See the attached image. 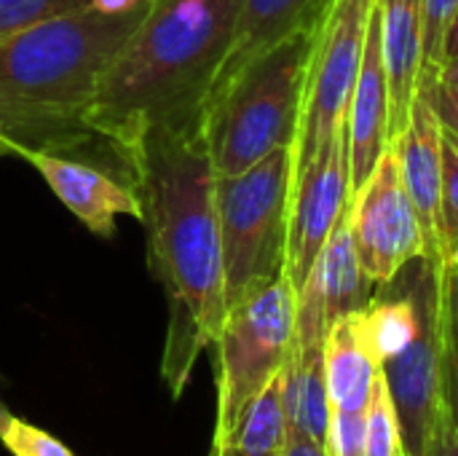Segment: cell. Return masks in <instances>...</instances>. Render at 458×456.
<instances>
[{
	"label": "cell",
	"instance_id": "35",
	"mask_svg": "<svg viewBox=\"0 0 458 456\" xmlns=\"http://www.w3.org/2000/svg\"><path fill=\"white\" fill-rule=\"evenodd\" d=\"M397 456H408V454H405V452H400V454H397Z\"/></svg>",
	"mask_w": 458,
	"mask_h": 456
},
{
	"label": "cell",
	"instance_id": "1",
	"mask_svg": "<svg viewBox=\"0 0 458 456\" xmlns=\"http://www.w3.org/2000/svg\"><path fill=\"white\" fill-rule=\"evenodd\" d=\"M123 172L140 196L150 269L169 304L161 379L172 400H180L228 312L204 113L150 129L126 153Z\"/></svg>",
	"mask_w": 458,
	"mask_h": 456
},
{
	"label": "cell",
	"instance_id": "2",
	"mask_svg": "<svg viewBox=\"0 0 458 456\" xmlns=\"http://www.w3.org/2000/svg\"><path fill=\"white\" fill-rule=\"evenodd\" d=\"M242 0H150L110 59L86 116L89 129L126 153L156 126L204 113L231 51Z\"/></svg>",
	"mask_w": 458,
	"mask_h": 456
},
{
	"label": "cell",
	"instance_id": "14",
	"mask_svg": "<svg viewBox=\"0 0 458 456\" xmlns=\"http://www.w3.org/2000/svg\"><path fill=\"white\" fill-rule=\"evenodd\" d=\"M389 145L397 153L405 191L424 226L429 258L440 263L437 212H440V183H443V124L424 86L419 89V97L411 108L403 132Z\"/></svg>",
	"mask_w": 458,
	"mask_h": 456
},
{
	"label": "cell",
	"instance_id": "25",
	"mask_svg": "<svg viewBox=\"0 0 458 456\" xmlns=\"http://www.w3.org/2000/svg\"><path fill=\"white\" fill-rule=\"evenodd\" d=\"M0 441L13 456H75L59 438L16 417L8 422Z\"/></svg>",
	"mask_w": 458,
	"mask_h": 456
},
{
	"label": "cell",
	"instance_id": "31",
	"mask_svg": "<svg viewBox=\"0 0 458 456\" xmlns=\"http://www.w3.org/2000/svg\"><path fill=\"white\" fill-rule=\"evenodd\" d=\"M448 56H458V11L454 24H451V32H448V43H445V59Z\"/></svg>",
	"mask_w": 458,
	"mask_h": 456
},
{
	"label": "cell",
	"instance_id": "4",
	"mask_svg": "<svg viewBox=\"0 0 458 456\" xmlns=\"http://www.w3.org/2000/svg\"><path fill=\"white\" fill-rule=\"evenodd\" d=\"M314 30L263 51L207 99L204 137L217 177L239 175L274 151L293 148Z\"/></svg>",
	"mask_w": 458,
	"mask_h": 456
},
{
	"label": "cell",
	"instance_id": "20",
	"mask_svg": "<svg viewBox=\"0 0 458 456\" xmlns=\"http://www.w3.org/2000/svg\"><path fill=\"white\" fill-rule=\"evenodd\" d=\"M440 403L458 427V266L440 263Z\"/></svg>",
	"mask_w": 458,
	"mask_h": 456
},
{
	"label": "cell",
	"instance_id": "22",
	"mask_svg": "<svg viewBox=\"0 0 458 456\" xmlns=\"http://www.w3.org/2000/svg\"><path fill=\"white\" fill-rule=\"evenodd\" d=\"M403 452L397 414L384 376L376 379L365 406V456H397Z\"/></svg>",
	"mask_w": 458,
	"mask_h": 456
},
{
	"label": "cell",
	"instance_id": "26",
	"mask_svg": "<svg viewBox=\"0 0 458 456\" xmlns=\"http://www.w3.org/2000/svg\"><path fill=\"white\" fill-rule=\"evenodd\" d=\"M325 449L330 456H365V411L330 409Z\"/></svg>",
	"mask_w": 458,
	"mask_h": 456
},
{
	"label": "cell",
	"instance_id": "17",
	"mask_svg": "<svg viewBox=\"0 0 458 456\" xmlns=\"http://www.w3.org/2000/svg\"><path fill=\"white\" fill-rule=\"evenodd\" d=\"M325 360V384L330 409H346V411H365L373 384L381 376V363L370 352L357 312L341 317L322 349Z\"/></svg>",
	"mask_w": 458,
	"mask_h": 456
},
{
	"label": "cell",
	"instance_id": "15",
	"mask_svg": "<svg viewBox=\"0 0 458 456\" xmlns=\"http://www.w3.org/2000/svg\"><path fill=\"white\" fill-rule=\"evenodd\" d=\"M389 81V142L403 132L424 75L421 0H376Z\"/></svg>",
	"mask_w": 458,
	"mask_h": 456
},
{
	"label": "cell",
	"instance_id": "28",
	"mask_svg": "<svg viewBox=\"0 0 458 456\" xmlns=\"http://www.w3.org/2000/svg\"><path fill=\"white\" fill-rule=\"evenodd\" d=\"M421 86L429 91V99H432V105H435V110H437L440 124L458 137V91L445 89V86H440V83H421ZM421 86H419V89H421Z\"/></svg>",
	"mask_w": 458,
	"mask_h": 456
},
{
	"label": "cell",
	"instance_id": "30",
	"mask_svg": "<svg viewBox=\"0 0 458 456\" xmlns=\"http://www.w3.org/2000/svg\"><path fill=\"white\" fill-rule=\"evenodd\" d=\"M437 83L458 91V56H448L437 70Z\"/></svg>",
	"mask_w": 458,
	"mask_h": 456
},
{
	"label": "cell",
	"instance_id": "12",
	"mask_svg": "<svg viewBox=\"0 0 458 456\" xmlns=\"http://www.w3.org/2000/svg\"><path fill=\"white\" fill-rule=\"evenodd\" d=\"M21 159H27L43 175L54 196L91 234L110 239L115 234L118 215H131L142 220V204L134 185L113 177L97 164L54 151H24Z\"/></svg>",
	"mask_w": 458,
	"mask_h": 456
},
{
	"label": "cell",
	"instance_id": "13",
	"mask_svg": "<svg viewBox=\"0 0 458 456\" xmlns=\"http://www.w3.org/2000/svg\"><path fill=\"white\" fill-rule=\"evenodd\" d=\"M346 145L352 169V196L370 177L378 159L389 148V81L381 48L378 8L373 5L362 65L354 81L349 113H346Z\"/></svg>",
	"mask_w": 458,
	"mask_h": 456
},
{
	"label": "cell",
	"instance_id": "8",
	"mask_svg": "<svg viewBox=\"0 0 458 456\" xmlns=\"http://www.w3.org/2000/svg\"><path fill=\"white\" fill-rule=\"evenodd\" d=\"M349 226L362 271L373 285H386L411 261L429 258L427 234L405 191L392 145L384 151L370 177L354 191Z\"/></svg>",
	"mask_w": 458,
	"mask_h": 456
},
{
	"label": "cell",
	"instance_id": "11",
	"mask_svg": "<svg viewBox=\"0 0 458 456\" xmlns=\"http://www.w3.org/2000/svg\"><path fill=\"white\" fill-rule=\"evenodd\" d=\"M376 290L378 285L368 280L357 258L346 210L298 290L293 347H325L330 328L341 317L368 306Z\"/></svg>",
	"mask_w": 458,
	"mask_h": 456
},
{
	"label": "cell",
	"instance_id": "34",
	"mask_svg": "<svg viewBox=\"0 0 458 456\" xmlns=\"http://www.w3.org/2000/svg\"><path fill=\"white\" fill-rule=\"evenodd\" d=\"M209 456H239L236 452H231V449H223V446H212L209 449Z\"/></svg>",
	"mask_w": 458,
	"mask_h": 456
},
{
	"label": "cell",
	"instance_id": "5",
	"mask_svg": "<svg viewBox=\"0 0 458 456\" xmlns=\"http://www.w3.org/2000/svg\"><path fill=\"white\" fill-rule=\"evenodd\" d=\"M293 196V148H279L250 169L217 177L225 306L284 277Z\"/></svg>",
	"mask_w": 458,
	"mask_h": 456
},
{
	"label": "cell",
	"instance_id": "29",
	"mask_svg": "<svg viewBox=\"0 0 458 456\" xmlns=\"http://www.w3.org/2000/svg\"><path fill=\"white\" fill-rule=\"evenodd\" d=\"M282 456H330L325 443L306 435V433H298V430H287V441H284V454Z\"/></svg>",
	"mask_w": 458,
	"mask_h": 456
},
{
	"label": "cell",
	"instance_id": "21",
	"mask_svg": "<svg viewBox=\"0 0 458 456\" xmlns=\"http://www.w3.org/2000/svg\"><path fill=\"white\" fill-rule=\"evenodd\" d=\"M440 263L458 266V137L443 126V183L437 212Z\"/></svg>",
	"mask_w": 458,
	"mask_h": 456
},
{
	"label": "cell",
	"instance_id": "10",
	"mask_svg": "<svg viewBox=\"0 0 458 456\" xmlns=\"http://www.w3.org/2000/svg\"><path fill=\"white\" fill-rule=\"evenodd\" d=\"M437 298H440V263L432 274L424 301H421V323L416 339L392 360L381 366V376L386 382L403 452L408 456L424 454L427 433L435 411L440 409V331H437Z\"/></svg>",
	"mask_w": 458,
	"mask_h": 456
},
{
	"label": "cell",
	"instance_id": "32",
	"mask_svg": "<svg viewBox=\"0 0 458 456\" xmlns=\"http://www.w3.org/2000/svg\"><path fill=\"white\" fill-rule=\"evenodd\" d=\"M11 419H13V417H11V411L0 403V435H3V430L8 427V422H11Z\"/></svg>",
	"mask_w": 458,
	"mask_h": 456
},
{
	"label": "cell",
	"instance_id": "6",
	"mask_svg": "<svg viewBox=\"0 0 458 456\" xmlns=\"http://www.w3.org/2000/svg\"><path fill=\"white\" fill-rule=\"evenodd\" d=\"M298 293L287 277L255 288L228 306L212 341L217 414L212 443H220L242 409L284 368L295 341Z\"/></svg>",
	"mask_w": 458,
	"mask_h": 456
},
{
	"label": "cell",
	"instance_id": "9",
	"mask_svg": "<svg viewBox=\"0 0 458 456\" xmlns=\"http://www.w3.org/2000/svg\"><path fill=\"white\" fill-rule=\"evenodd\" d=\"M352 204V169L346 126L344 132L293 180L290 223H287V255L284 277L295 288H303L317 255L327 237Z\"/></svg>",
	"mask_w": 458,
	"mask_h": 456
},
{
	"label": "cell",
	"instance_id": "18",
	"mask_svg": "<svg viewBox=\"0 0 458 456\" xmlns=\"http://www.w3.org/2000/svg\"><path fill=\"white\" fill-rule=\"evenodd\" d=\"M325 347H293L282 371L287 430L306 433L325 443L330 425V398L325 384Z\"/></svg>",
	"mask_w": 458,
	"mask_h": 456
},
{
	"label": "cell",
	"instance_id": "33",
	"mask_svg": "<svg viewBox=\"0 0 458 456\" xmlns=\"http://www.w3.org/2000/svg\"><path fill=\"white\" fill-rule=\"evenodd\" d=\"M11 153L16 156V148H13V142H8V140L0 134V156H11Z\"/></svg>",
	"mask_w": 458,
	"mask_h": 456
},
{
	"label": "cell",
	"instance_id": "27",
	"mask_svg": "<svg viewBox=\"0 0 458 456\" xmlns=\"http://www.w3.org/2000/svg\"><path fill=\"white\" fill-rule=\"evenodd\" d=\"M421 456H458V427L454 425V419H451V414L445 411L443 403L432 417Z\"/></svg>",
	"mask_w": 458,
	"mask_h": 456
},
{
	"label": "cell",
	"instance_id": "19",
	"mask_svg": "<svg viewBox=\"0 0 458 456\" xmlns=\"http://www.w3.org/2000/svg\"><path fill=\"white\" fill-rule=\"evenodd\" d=\"M284 371V368H282ZM282 371L242 409L233 427L220 443L239 456H282L287 441V417L282 395Z\"/></svg>",
	"mask_w": 458,
	"mask_h": 456
},
{
	"label": "cell",
	"instance_id": "3",
	"mask_svg": "<svg viewBox=\"0 0 458 456\" xmlns=\"http://www.w3.org/2000/svg\"><path fill=\"white\" fill-rule=\"evenodd\" d=\"M150 0H94L0 40V134L24 151L70 153L97 137L86 116L105 70Z\"/></svg>",
	"mask_w": 458,
	"mask_h": 456
},
{
	"label": "cell",
	"instance_id": "7",
	"mask_svg": "<svg viewBox=\"0 0 458 456\" xmlns=\"http://www.w3.org/2000/svg\"><path fill=\"white\" fill-rule=\"evenodd\" d=\"M373 5L376 0H330L314 30L301 121L293 142V180L346 126Z\"/></svg>",
	"mask_w": 458,
	"mask_h": 456
},
{
	"label": "cell",
	"instance_id": "24",
	"mask_svg": "<svg viewBox=\"0 0 458 456\" xmlns=\"http://www.w3.org/2000/svg\"><path fill=\"white\" fill-rule=\"evenodd\" d=\"M91 3L94 0H0V40Z\"/></svg>",
	"mask_w": 458,
	"mask_h": 456
},
{
	"label": "cell",
	"instance_id": "23",
	"mask_svg": "<svg viewBox=\"0 0 458 456\" xmlns=\"http://www.w3.org/2000/svg\"><path fill=\"white\" fill-rule=\"evenodd\" d=\"M456 11L458 0H421V30H424L421 83H437V70L445 62V43Z\"/></svg>",
	"mask_w": 458,
	"mask_h": 456
},
{
	"label": "cell",
	"instance_id": "16",
	"mask_svg": "<svg viewBox=\"0 0 458 456\" xmlns=\"http://www.w3.org/2000/svg\"><path fill=\"white\" fill-rule=\"evenodd\" d=\"M327 5L330 0H242L233 43L209 97L220 91L244 65H250L263 51L298 32L314 30Z\"/></svg>",
	"mask_w": 458,
	"mask_h": 456
}]
</instances>
